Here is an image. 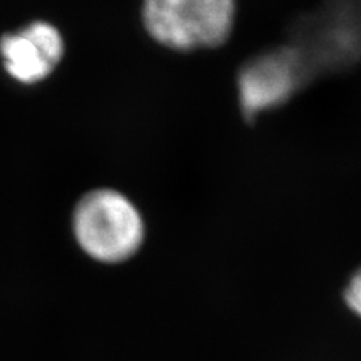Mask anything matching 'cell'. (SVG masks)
Listing matches in <instances>:
<instances>
[{"label": "cell", "mask_w": 361, "mask_h": 361, "mask_svg": "<svg viewBox=\"0 0 361 361\" xmlns=\"http://www.w3.org/2000/svg\"><path fill=\"white\" fill-rule=\"evenodd\" d=\"M61 32L50 23L35 21L0 39V56L6 73L25 85L47 78L63 56Z\"/></svg>", "instance_id": "obj_3"}, {"label": "cell", "mask_w": 361, "mask_h": 361, "mask_svg": "<svg viewBox=\"0 0 361 361\" xmlns=\"http://www.w3.org/2000/svg\"><path fill=\"white\" fill-rule=\"evenodd\" d=\"M235 0H145L143 23L169 49L219 47L229 38Z\"/></svg>", "instance_id": "obj_2"}, {"label": "cell", "mask_w": 361, "mask_h": 361, "mask_svg": "<svg viewBox=\"0 0 361 361\" xmlns=\"http://www.w3.org/2000/svg\"><path fill=\"white\" fill-rule=\"evenodd\" d=\"M73 229L82 250L101 264H121L140 250L145 223L140 212L119 191H89L77 203Z\"/></svg>", "instance_id": "obj_1"}, {"label": "cell", "mask_w": 361, "mask_h": 361, "mask_svg": "<svg viewBox=\"0 0 361 361\" xmlns=\"http://www.w3.org/2000/svg\"><path fill=\"white\" fill-rule=\"evenodd\" d=\"M300 61L289 50H277L248 62L240 73V99L247 118L276 107L300 82Z\"/></svg>", "instance_id": "obj_4"}, {"label": "cell", "mask_w": 361, "mask_h": 361, "mask_svg": "<svg viewBox=\"0 0 361 361\" xmlns=\"http://www.w3.org/2000/svg\"><path fill=\"white\" fill-rule=\"evenodd\" d=\"M343 301L348 309L361 319V268L355 271L345 286Z\"/></svg>", "instance_id": "obj_5"}]
</instances>
